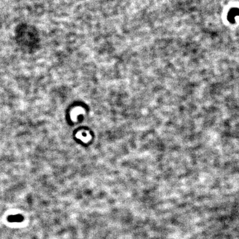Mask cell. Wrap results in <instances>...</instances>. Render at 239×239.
<instances>
[{
    "label": "cell",
    "instance_id": "6da1fadb",
    "mask_svg": "<svg viewBox=\"0 0 239 239\" xmlns=\"http://www.w3.org/2000/svg\"><path fill=\"white\" fill-rule=\"evenodd\" d=\"M23 220V217L19 215H12L8 218V220L10 222H21Z\"/></svg>",
    "mask_w": 239,
    "mask_h": 239
}]
</instances>
